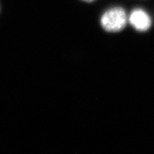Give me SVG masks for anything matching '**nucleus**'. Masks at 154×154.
<instances>
[{"instance_id":"nucleus-1","label":"nucleus","mask_w":154,"mask_h":154,"mask_svg":"<svg viewBox=\"0 0 154 154\" xmlns=\"http://www.w3.org/2000/svg\"><path fill=\"white\" fill-rule=\"evenodd\" d=\"M128 22L126 11L121 7H113L106 10L100 19L102 28L107 32L116 33L122 31Z\"/></svg>"},{"instance_id":"nucleus-2","label":"nucleus","mask_w":154,"mask_h":154,"mask_svg":"<svg viewBox=\"0 0 154 154\" xmlns=\"http://www.w3.org/2000/svg\"><path fill=\"white\" fill-rule=\"evenodd\" d=\"M128 21L133 27L139 32H147L152 25L151 16L142 8L133 9L128 17Z\"/></svg>"},{"instance_id":"nucleus-3","label":"nucleus","mask_w":154,"mask_h":154,"mask_svg":"<svg viewBox=\"0 0 154 154\" xmlns=\"http://www.w3.org/2000/svg\"><path fill=\"white\" fill-rule=\"evenodd\" d=\"M82 1L84 2H87V3H91V2H95L96 0H82Z\"/></svg>"}]
</instances>
